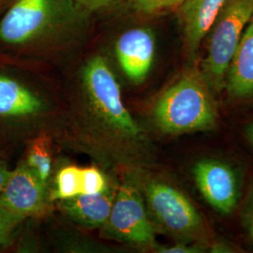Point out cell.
<instances>
[{
	"instance_id": "6",
	"label": "cell",
	"mask_w": 253,
	"mask_h": 253,
	"mask_svg": "<svg viewBox=\"0 0 253 253\" xmlns=\"http://www.w3.org/2000/svg\"><path fill=\"white\" fill-rule=\"evenodd\" d=\"M27 164L10 172L0 192V205L20 220L43 215L48 201L45 188Z\"/></svg>"
},
{
	"instance_id": "7",
	"label": "cell",
	"mask_w": 253,
	"mask_h": 253,
	"mask_svg": "<svg viewBox=\"0 0 253 253\" xmlns=\"http://www.w3.org/2000/svg\"><path fill=\"white\" fill-rule=\"evenodd\" d=\"M146 196L154 215L163 226L173 233L191 234L202 226L197 209L179 190L164 183L147 186Z\"/></svg>"
},
{
	"instance_id": "3",
	"label": "cell",
	"mask_w": 253,
	"mask_h": 253,
	"mask_svg": "<svg viewBox=\"0 0 253 253\" xmlns=\"http://www.w3.org/2000/svg\"><path fill=\"white\" fill-rule=\"evenodd\" d=\"M253 17V0H227L210 27L199 69L211 90L225 87L230 64Z\"/></svg>"
},
{
	"instance_id": "5",
	"label": "cell",
	"mask_w": 253,
	"mask_h": 253,
	"mask_svg": "<svg viewBox=\"0 0 253 253\" xmlns=\"http://www.w3.org/2000/svg\"><path fill=\"white\" fill-rule=\"evenodd\" d=\"M107 222L112 234L121 240L139 246L153 243V225L144 201L132 186L119 188Z\"/></svg>"
},
{
	"instance_id": "10",
	"label": "cell",
	"mask_w": 253,
	"mask_h": 253,
	"mask_svg": "<svg viewBox=\"0 0 253 253\" xmlns=\"http://www.w3.org/2000/svg\"><path fill=\"white\" fill-rule=\"evenodd\" d=\"M227 0H184L177 8L186 44L193 56Z\"/></svg>"
},
{
	"instance_id": "8",
	"label": "cell",
	"mask_w": 253,
	"mask_h": 253,
	"mask_svg": "<svg viewBox=\"0 0 253 253\" xmlns=\"http://www.w3.org/2000/svg\"><path fill=\"white\" fill-rule=\"evenodd\" d=\"M194 178L200 192L208 204L220 214L233 212L238 199L235 172L217 161H200L195 164Z\"/></svg>"
},
{
	"instance_id": "12",
	"label": "cell",
	"mask_w": 253,
	"mask_h": 253,
	"mask_svg": "<svg viewBox=\"0 0 253 253\" xmlns=\"http://www.w3.org/2000/svg\"><path fill=\"white\" fill-rule=\"evenodd\" d=\"M116 193L107 188L94 194H80L61 200L64 212L83 226H101L108 220Z\"/></svg>"
},
{
	"instance_id": "21",
	"label": "cell",
	"mask_w": 253,
	"mask_h": 253,
	"mask_svg": "<svg viewBox=\"0 0 253 253\" xmlns=\"http://www.w3.org/2000/svg\"><path fill=\"white\" fill-rule=\"evenodd\" d=\"M9 173H10V172L7 169L5 164L0 162V192L3 189L6 181L8 179Z\"/></svg>"
},
{
	"instance_id": "18",
	"label": "cell",
	"mask_w": 253,
	"mask_h": 253,
	"mask_svg": "<svg viewBox=\"0 0 253 253\" xmlns=\"http://www.w3.org/2000/svg\"><path fill=\"white\" fill-rule=\"evenodd\" d=\"M21 220L0 205V248L11 243L15 229Z\"/></svg>"
},
{
	"instance_id": "14",
	"label": "cell",
	"mask_w": 253,
	"mask_h": 253,
	"mask_svg": "<svg viewBox=\"0 0 253 253\" xmlns=\"http://www.w3.org/2000/svg\"><path fill=\"white\" fill-rule=\"evenodd\" d=\"M84 194V172L77 166H67L58 172L56 189L50 200H65Z\"/></svg>"
},
{
	"instance_id": "11",
	"label": "cell",
	"mask_w": 253,
	"mask_h": 253,
	"mask_svg": "<svg viewBox=\"0 0 253 253\" xmlns=\"http://www.w3.org/2000/svg\"><path fill=\"white\" fill-rule=\"evenodd\" d=\"M225 88L234 99L253 97V17L246 27L230 64Z\"/></svg>"
},
{
	"instance_id": "1",
	"label": "cell",
	"mask_w": 253,
	"mask_h": 253,
	"mask_svg": "<svg viewBox=\"0 0 253 253\" xmlns=\"http://www.w3.org/2000/svg\"><path fill=\"white\" fill-rule=\"evenodd\" d=\"M154 118L160 129L169 134L215 127L216 104L200 69L193 67L187 70L163 92L155 105Z\"/></svg>"
},
{
	"instance_id": "20",
	"label": "cell",
	"mask_w": 253,
	"mask_h": 253,
	"mask_svg": "<svg viewBox=\"0 0 253 253\" xmlns=\"http://www.w3.org/2000/svg\"><path fill=\"white\" fill-rule=\"evenodd\" d=\"M160 252L165 253H197L198 251H196V249L192 248V247L183 246V245H175V246L168 247V248H162Z\"/></svg>"
},
{
	"instance_id": "19",
	"label": "cell",
	"mask_w": 253,
	"mask_h": 253,
	"mask_svg": "<svg viewBox=\"0 0 253 253\" xmlns=\"http://www.w3.org/2000/svg\"><path fill=\"white\" fill-rule=\"evenodd\" d=\"M122 0H77L82 7L86 10H98L114 5Z\"/></svg>"
},
{
	"instance_id": "2",
	"label": "cell",
	"mask_w": 253,
	"mask_h": 253,
	"mask_svg": "<svg viewBox=\"0 0 253 253\" xmlns=\"http://www.w3.org/2000/svg\"><path fill=\"white\" fill-rule=\"evenodd\" d=\"M77 0H16L0 20V41L27 45L57 35L79 23Z\"/></svg>"
},
{
	"instance_id": "17",
	"label": "cell",
	"mask_w": 253,
	"mask_h": 253,
	"mask_svg": "<svg viewBox=\"0 0 253 253\" xmlns=\"http://www.w3.org/2000/svg\"><path fill=\"white\" fill-rule=\"evenodd\" d=\"M84 194H94L104 191L108 188L107 182L100 170L95 167L83 169Z\"/></svg>"
},
{
	"instance_id": "15",
	"label": "cell",
	"mask_w": 253,
	"mask_h": 253,
	"mask_svg": "<svg viewBox=\"0 0 253 253\" xmlns=\"http://www.w3.org/2000/svg\"><path fill=\"white\" fill-rule=\"evenodd\" d=\"M27 166L45 183L52 168L50 140L46 136H40L30 145L27 153Z\"/></svg>"
},
{
	"instance_id": "13",
	"label": "cell",
	"mask_w": 253,
	"mask_h": 253,
	"mask_svg": "<svg viewBox=\"0 0 253 253\" xmlns=\"http://www.w3.org/2000/svg\"><path fill=\"white\" fill-rule=\"evenodd\" d=\"M42 107V100L25 85L0 74V117H29L38 114Z\"/></svg>"
},
{
	"instance_id": "9",
	"label": "cell",
	"mask_w": 253,
	"mask_h": 253,
	"mask_svg": "<svg viewBox=\"0 0 253 253\" xmlns=\"http://www.w3.org/2000/svg\"><path fill=\"white\" fill-rule=\"evenodd\" d=\"M156 52L155 37L145 27L130 28L118 38L116 53L122 71L130 81L140 84L151 70Z\"/></svg>"
},
{
	"instance_id": "4",
	"label": "cell",
	"mask_w": 253,
	"mask_h": 253,
	"mask_svg": "<svg viewBox=\"0 0 253 253\" xmlns=\"http://www.w3.org/2000/svg\"><path fill=\"white\" fill-rule=\"evenodd\" d=\"M83 82L95 110L118 132L136 137L140 127L121 100L120 87L106 60L95 56L83 72Z\"/></svg>"
},
{
	"instance_id": "23",
	"label": "cell",
	"mask_w": 253,
	"mask_h": 253,
	"mask_svg": "<svg viewBox=\"0 0 253 253\" xmlns=\"http://www.w3.org/2000/svg\"><path fill=\"white\" fill-rule=\"evenodd\" d=\"M251 235L253 238V218H252V223H251Z\"/></svg>"
},
{
	"instance_id": "24",
	"label": "cell",
	"mask_w": 253,
	"mask_h": 253,
	"mask_svg": "<svg viewBox=\"0 0 253 253\" xmlns=\"http://www.w3.org/2000/svg\"><path fill=\"white\" fill-rule=\"evenodd\" d=\"M4 1H5V0H0V4H2Z\"/></svg>"
},
{
	"instance_id": "16",
	"label": "cell",
	"mask_w": 253,
	"mask_h": 253,
	"mask_svg": "<svg viewBox=\"0 0 253 253\" xmlns=\"http://www.w3.org/2000/svg\"><path fill=\"white\" fill-rule=\"evenodd\" d=\"M139 11L145 14L160 13L168 9L178 8L184 0H130Z\"/></svg>"
},
{
	"instance_id": "22",
	"label": "cell",
	"mask_w": 253,
	"mask_h": 253,
	"mask_svg": "<svg viewBox=\"0 0 253 253\" xmlns=\"http://www.w3.org/2000/svg\"><path fill=\"white\" fill-rule=\"evenodd\" d=\"M247 134H248V137H249L250 141L252 142V144L253 145V124H252L251 126L248 127V129H247Z\"/></svg>"
}]
</instances>
